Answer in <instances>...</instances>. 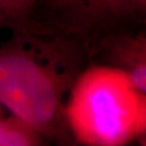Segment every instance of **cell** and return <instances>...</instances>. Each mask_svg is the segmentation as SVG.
<instances>
[{
  "label": "cell",
  "instance_id": "cell-1",
  "mask_svg": "<svg viewBox=\"0 0 146 146\" xmlns=\"http://www.w3.org/2000/svg\"><path fill=\"white\" fill-rule=\"evenodd\" d=\"M64 116L82 144L125 145L145 134L146 96L122 69L91 66L74 82Z\"/></svg>",
  "mask_w": 146,
  "mask_h": 146
},
{
  "label": "cell",
  "instance_id": "cell-9",
  "mask_svg": "<svg viewBox=\"0 0 146 146\" xmlns=\"http://www.w3.org/2000/svg\"><path fill=\"white\" fill-rule=\"evenodd\" d=\"M2 117V110H1V105H0V118Z\"/></svg>",
  "mask_w": 146,
  "mask_h": 146
},
{
  "label": "cell",
  "instance_id": "cell-8",
  "mask_svg": "<svg viewBox=\"0 0 146 146\" xmlns=\"http://www.w3.org/2000/svg\"><path fill=\"white\" fill-rule=\"evenodd\" d=\"M146 0H129V13L142 14L145 12Z\"/></svg>",
  "mask_w": 146,
  "mask_h": 146
},
{
  "label": "cell",
  "instance_id": "cell-7",
  "mask_svg": "<svg viewBox=\"0 0 146 146\" xmlns=\"http://www.w3.org/2000/svg\"><path fill=\"white\" fill-rule=\"evenodd\" d=\"M0 1L17 16L31 21L29 14L31 13L33 9L38 5V2H40L41 0H0Z\"/></svg>",
  "mask_w": 146,
  "mask_h": 146
},
{
  "label": "cell",
  "instance_id": "cell-3",
  "mask_svg": "<svg viewBox=\"0 0 146 146\" xmlns=\"http://www.w3.org/2000/svg\"><path fill=\"white\" fill-rule=\"evenodd\" d=\"M107 60L129 75L133 84L146 93V37L137 35H114L103 44Z\"/></svg>",
  "mask_w": 146,
  "mask_h": 146
},
{
  "label": "cell",
  "instance_id": "cell-2",
  "mask_svg": "<svg viewBox=\"0 0 146 146\" xmlns=\"http://www.w3.org/2000/svg\"><path fill=\"white\" fill-rule=\"evenodd\" d=\"M67 86L64 74L26 48H0V105L43 136L58 137L67 128L63 101Z\"/></svg>",
  "mask_w": 146,
  "mask_h": 146
},
{
  "label": "cell",
  "instance_id": "cell-4",
  "mask_svg": "<svg viewBox=\"0 0 146 146\" xmlns=\"http://www.w3.org/2000/svg\"><path fill=\"white\" fill-rule=\"evenodd\" d=\"M44 136L24 120L12 115L0 118V146H37Z\"/></svg>",
  "mask_w": 146,
  "mask_h": 146
},
{
  "label": "cell",
  "instance_id": "cell-6",
  "mask_svg": "<svg viewBox=\"0 0 146 146\" xmlns=\"http://www.w3.org/2000/svg\"><path fill=\"white\" fill-rule=\"evenodd\" d=\"M0 28H9L19 31L20 34L31 35L34 33H41L43 29L39 24L34 21H28L11 12L1 1H0Z\"/></svg>",
  "mask_w": 146,
  "mask_h": 146
},
{
  "label": "cell",
  "instance_id": "cell-5",
  "mask_svg": "<svg viewBox=\"0 0 146 146\" xmlns=\"http://www.w3.org/2000/svg\"><path fill=\"white\" fill-rule=\"evenodd\" d=\"M89 17L96 21L117 20L129 15V0H84Z\"/></svg>",
  "mask_w": 146,
  "mask_h": 146
}]
</instances>
